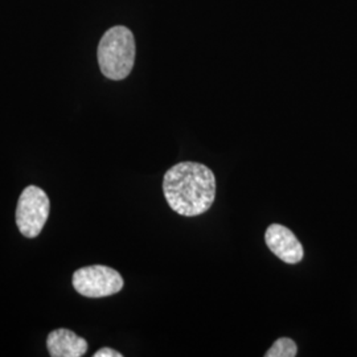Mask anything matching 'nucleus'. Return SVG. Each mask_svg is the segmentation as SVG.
<instances>
[{
  "mask_svg": "<svg viewBox=\"0 0 357 357\" xmlns=\"http://www.w3.org/2000/svg\"><path fill=\"white\" fill-rule=\"evenodd\" d=\"M94 357H122V354L112 348H101L94 354Z\"/></svg>",
  "mask_w": 357,
  "mask_h": 357,
  "instance_id": "8",
  "label": "nucleus"
},
{
  "mask_svg": "<svg viewBox=\"0 0 357 357\" xmlns=\"http://www.w3.org/2000/svg\"><path fill=\"white\" fill-rule=\"evenodd\" d=\"M47 348L52 357H81L88 351V342L70 330H54L48 335Z\"/></svg>",
  "mask_w": 357,
  "mask_h": 357,
  "instance_id": "6",
  "label": "nucleus"
},
{
  "mask_svg": "<svg viewBox=\"0 0 357 357\" xmlns=\"http://www.w3.org/2000/svg\"><path fill=\"white\" fill-rule=\"evenodd\" d=\"M135 53V38L128 28L116 26L106 31L97 50L103 76L114 81L125 79L134 68Z\"/></svg>",
  "mask_w": 357,
  "mask_h": 357,
  "instance_id": "2",
  "label": "nucleus"
},
{
  "mask_svg": "<svg viewBox=\"0 0 357 357\" xmlns=\"http://www.w3.org/2000/svg\"><path fill=\"white\" fill-rule=\"evenodd\" d=\"M77 293L86 298H105L119 293L123 289V278L109 266L93 265L78 268L72 278Z\"/></svg>",
  "mask_w": 357,
  "mask_h": 357,
  "instance_id": "4",
  "label": "nucleus"
},
{
  "mask_svg": "<svg viewBox=\"0 0 357 357\" xmlns=\"http://www.w3.org/2000/svg\"><path fill=\"white\" fill-rule=\"evenodd\" d=\"M298 355V347L289 337L278 339L265 354L266 357H295Z\"/></svg>",
  "mask_w": 357,
  "mask_h": 357,
  "instance_id": "7",
  "label": "nucleus"
},
{
  "mask_svg": "<svg viewBox=\"0 0 357 357\" xmlns=\"http://www.w3.org/2000/svg\"><path fill=\"white\" fill-rule=\"evenodd\" d=\"M268 249L283 262L296 265L303 259V246L291 230L280 224H273L265 233Z\"/></svg>",
  "mask_w": 357,
  "mask_h": 357,
  "instance_id": "5",
  "label": "nucleus"
},
{
  "mask_svg": "<svg viewBox=\"0 0 357 357\" xmlns=\"http://www.w3.org/2000/svg\"><path fill=\"white\" fill-rule=\"evenodd\" d=\"M163 192L174 212L181 216H199L216 199V178L212 169L202 163L181 162L167 171Z\"/></svg>",
  "mask_w": 357,
  "mask_h": 357,
  "instance_id": "1",
  "label": "nucleus"
},
{
  "mask_svg": "<svg viewBox=\"0 0 357 357\" xmlns=\"http://www.w3.org/2000/svg\"><path fill=\"white\" fill-rule=\"evenodd\" d=\"M50 212L51 202L47 193L36 185H29L19 197L16 225L23 236L35 238L44 229Z\"/></svg>",
  "mask_w": 357,
  "mask_h": 357,
  "instance_id": "3",
  "label": "nucleus"
}]
</instances>
